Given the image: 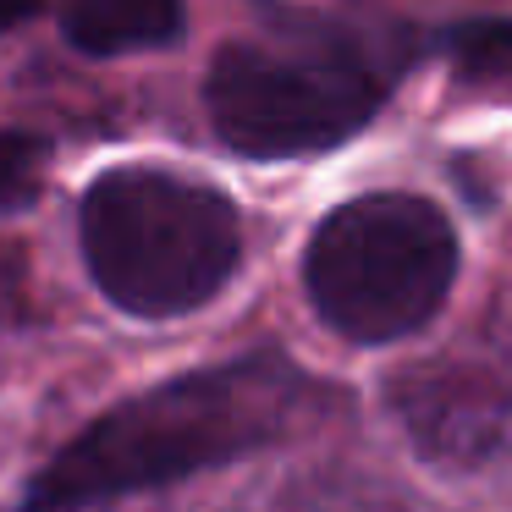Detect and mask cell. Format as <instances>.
<instances>
[{"label":"cell","instance_id":"6da1fadb","mask_svg":"<svg viewBox=\"0 0 512 512\" xmlns=\"http://www.w3.org/2000/svg\"><path fill=\"white\" fill-rule=\"evenodd\" d=\"M331 391L287 353L177 375L72 435L23 490V512H83L292 441L331 413Z\"/></svg>","mask_w":512,"mask_h":512},{"label":"cell","instance_id":"7a4b0ae2","mask_svg":"<svg viewBox=\"0 0 512 512\" xmlns=\"http://www.w3.org/2000/svg\"><path fill=\"white\" fill-rule=\"evenodd\" d=\"M210 122L226 149L248 160L325 155L347 144L386 100V67L353 34L314 17H287L215 56Z\"/></svg>","mask_w":512,"mask_h":512},{"label":"cell","instance_id":"3957f363","mask_svg":"<svg viewBox=\"0 0 512 512\" xmlns=\"http://www.w3.org/2000/svg\"><path fill=\"white\" fill-rule=\"evenodd\" d=\"M83 254L116 309L171 320L232 281L243 226L210 182L127 166L83 193Z\"/></svg>","mask_w":512,"mask_h":512},{"label":"cell","instance_id":"277c9868","mask_svg":"<svg viewBox=\"0 0 512 512\" xmlns=\"http://www.w3.org/2000/svg\"><path fill=\"white\" fill-rule=\"evenodd\" d=\"M457 276V237L419 193H364L320 221L303 287L347 342H397L435 320Z\"/></svg>","mask_w":512,"mask_h":512},{"label":"cell","instance_id":"5b68a950","mask_svg":"<svg viewBox=\"0 0 512 512\" xmlns=\"http://www.w3.org/2000/svg\"><path fill=\"white\" fill-rule=\"evenodd\" d=\"M402 430L419 441L424 457H441V463H474L496 446L501 424H507V380L490 364H468V358H430L424 369L391 386Z\"/></svg>","mask_w":512,"mask_h":512},{"label":"cell","instance_id":"8992f818","mask_svg":"<svg viewBox=\"0 0 512 512\" xmlns=\"http://www.w3.org/2000/svg\"><path fill=\"white\" fill-rule=\"evenodd\" d=\"M188 12L182 0H67L61 34L83 56H127V50L177 45Z\"/></svg>","mask_w":512,"mask_h":512},{"label":"cell","instance_id":"52a82bcc","mask_svg":"<svg viewBox=\"0 0 512 512\" xmlns=\"http://www.w3.org/2000/svg\"><path fill=\"white\" fill-rule=\"evenodd\" d=\"M452 61L468 83L512 78V23H463L452 34Z\"/></svg>","mask_w":512,"mask_h":512},{"label":"cell","instance_id":"ba28073f","mask_svg":"<svg viewBox=\"0 0 512 512\" xmlns=\"http://www.w3.org/2000/svg\"><path fill=\"white\" fill-rule=\"evenodd\" d=\"M45 166L50 149L28 133H0V215L23 210V204L39 199L45 188Z\"/></svg>","mask_w":512,"mask_h":512},{"label":"cell","instance_id":"9c48e42d","mask_svg":"<svg viewBox=\"0 0 512 512\" xmlns=\"http://www.w3.org/2000/svg\"><path fill=\"white\" fill-rule=\"evenodd\" d=\"M17 298H23V254L0 243V314H12Z\"/></svg>","mask_w":512,"mask_h":512},{"label":"cell","instance_id":"30bf717a","mask_svg":"<svg viewBox=\"0 0 512 512\" xmlns=\"http://www.w3.org/2000/svg\"><path fill=\"white\" fill-rule=\"evenodd\" d=\"M34 12H39V0H0V28L23 23V17H34Z\"/></svg>","mask_w":512,"mask_h":512}]
</instances>
